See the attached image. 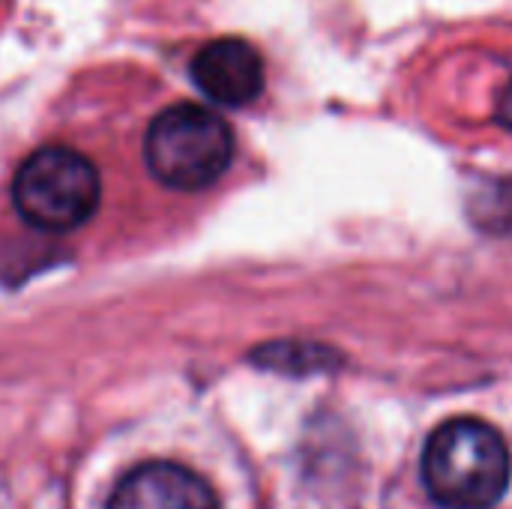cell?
Wrapping results in <instances>:
<instances>
[{"instance_id":"obj_1","label":"cell","mask_w":512,"mask_h":509,"mask_svg":"<svg viewBox=\"0 0 512 509\" xmlns=\"http://www.w3.org/2000/svg\"><path fill=\"white\" fill-rule=\"evenodd\" d=\"M423 486L444 509H492L510 486V450L489 423L450 420L423 450Z\"/></svg>"},{"instance_id":"obj_2","label":"cell","mask_w":512,"mask_h":509,"mask_svg":"<svg viewBox=\"0 0 512 509\" xmlns=\"http://www.w3.org/2000/svg\"><path fill=\"white\" fill-rule=\"evenodd\" d=\"M234 162V132L207 105L174 102L144 132L147 171L174 192L210 189Z\"/></svg>"},{"instance_id":"obj_3","label":"cell","mask_w":512,"mask_h":509,"mask_svg":"<svg viewBox=\"0 0 512 509\" xmlns=\"http://www.w3.org/2000/svg\"><path fill=\"white\" fill-rule=\"evenodd\" d=\"M102 198L93 159L66 144L36 147L12 177L15 213L36 231L69 234L87 225Z\"/></svg>"},{"instance_id":"obj_4","label":"cell","mask_w":512,"mask_h":509,"mask_svg":"<svg viewBox=\"0 0 512 509\" xmlns=\"http://www.w3.org/2000/svg\"><path fill=\"white\" fill-rule=\"evenodd\" d=\"M192 84L222 108L252 105L264 93V60L258 48L237 36H222L192 57Z\"/></svg>"},{"instance_id":"obj_5","label":"cell","mask_w":512,"mask_h":509,"mask_svg":"<svg viewBox=\"0 0 512 509\" xmlns=\"http://www.w3.org/2000/svg\"><path fill=\"white\" fill-rule=\"evenodd\" d=\"M105 509H219L207 480L174 462H144L132 468Z\"/></svg>"},{"instance_id":"obj_6","label":"cell","mask_w":512,"mask_h":509,"mask_svg":"<svg viewBox=\"0 0 512 509\" xmlns=\"http://www.w3.org/2000/svg\"><path fill=\"white\" fill-rule=\"evenodd\" d=\"M258 366L267 369H279V372H294V375H306V372H318L330 366V351L318 348V345H297V342H282V345H267L258 348L255 354Z\"/></svg>"},{"instance_id":"obj_7","label":"cell","mask_w":512,"mask_h":509,"mask_svg":"<svg viewBox=\"0 0 512 509\" xmlns=\"http://www.w3.org/2000/svg\"><path fill=\"white\" fill-rule=\"evenodd\" d=\"M495 120L504 126V129H512V78L510 84L504 87L501 99H498V108H495Z\"/></svg>"}]
</instances>
